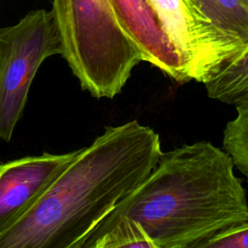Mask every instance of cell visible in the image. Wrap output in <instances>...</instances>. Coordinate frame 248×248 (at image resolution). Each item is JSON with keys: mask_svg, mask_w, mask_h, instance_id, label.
Instances as JSON below:
<instances>
[{"mask_svg": "<svg viewBox=\"0 0 248 248\" xmlns=\"http://www.w3.org/2000/svg\"><path fill=\"white\" fill-rule=\"evenodd\" d=\"M162 152L159 135L136 119L105 127L0 235V248H79L97 223L149 175Z\"/></svg>", "mask_w": 248, "mask_h": 248, "instance_id": "cell-1", "label": "cell"}, {"mask_svg": "<svg viewBox=\"0 0 248 248\" xmlns=\"http://www.w3.org/2000/svg\"><path fill=\"white\" fill-rule=\"evenodd\" d=\"M231 157L201 140L162 152L149 175L83 238L117 217L136 220L156 248H200L210 236L248 223L247 196Z\"/></svg>", "mask_w": 248, "mask_h": 248, "instance_id": "cell-2", "label": "cell"}, {"mask_svg": "<svg viewBox=\"0 0 248 248\" xmlns=\"http://www.w3.org/2000/svg\"><path fill=\"white\" fill-rule=\"evenodd\" d=\"M67 62L82 90L112 99L133 69L140 51L118 24L110 0H53L51 10Z\"/></svg>", "mask_w": 248, "mask_h": 248, "instance_id": "cell-3", "label": "cell"}, {"mask_svg": "<svg viewBox=\"0 0 248 248\" xmlns=\"http://www.w3.org/2000/svg\"><path fill=\"white\" fill-rule=\"evenodd\" d=\"M57 54L61 44L51 11H30L0 28V140H11L40 66Z\"/></svg>", "mask_w": 248, "mask_h": 248, "instance_id": "cell-4", "label": "cell"}, {"mask_svg": "<svg viewBox=\"0 0 248 248\" xmlns=\"http://www.w3.org/2000/svg\"><path fill=\"white\" fill-rule=\"evenodd\" d=\"M190 79L204 83L248 43L217 28L192 0H148Z\"/></svg>", "mask_w": 248, "mask_h": 248, "instance_id": "cell-5", "label": "cell"}, {"mask_svg": "<svg viewBox=\"0 0 248 248\" xmlns=\"http://www.w3.org/2000/svg\"><path fill=\"white\" fill-rule=\"evenodd\" d=\"M77 152H44L0 163V235L35 203Z\"/></svg>", "mask_w": 248, "mask_h": 248, "instance_id": "cell-6", "label": "cell"}, {"mask_svg": "<svg viewBox=\"0 0 248 248\" xmlns=\"http://www.w3.org/2000/svg\"><path fill=\"white\" fill-rule=\"evenodd\" d=\"M110 1L118 24L140 51L142 61L157 67L178 83L190 81L182 58L148 0Z\"/></svg>", "mask_w": 248, "mask_h": 248, "instance_id": "cell-7", "label": "cell"}, {"mask_svg": "<svg viewBox=\"0 0 248 248\" xmlns=\"http://www.w3.org/2000/svg\"><path fill=\"white\" fill-rule=\"evenodd\" d=\"M203 84L209 98L223 103L235 105L248 97V49L225 61Z\"/></svg>", "mask_w": 248, "mask_h": 248, "instance_id": "cell-8", "label": "cell"}, {"mask_svg": "<svg viewBox=\"0 0 248 248\" xmlns=\"http://www.w3.org/2000/svg\"><path fill=\"white\" fill-rule=\"evenodd\" d=\"M82 248H156L142 227L134 219L120 216L91 234Z\"/></svg>", "mask_w": 248, "mask_h": 248, "instance_id": "cell-9", "label": "cell"}, {"mask_svg": "<svg viewBox=\"0 0 248 248\" xmlns=\"http://www.w3.org/2000/svg\"><path fill=\"white\" fill-rule=\"evenodd\" d=\"M219 29L248 43V0H192Z\"/></svg>", "mask_w": 248, "mask_h": 248, "instance_id": "cell-10", "label": "cell"}, {"mask_svg": "<svg viewBox=\"0 0 248 248\" xmlns=\"http://www.w3.org/2000/svg\"><path fill=\"white\" fill-rule=\"evenodd\" d=\"M236 116L229 121L223 132L224 151L231 157L233 166L248 175V97L235 104Z\"/></svg>", "mask_w": 248, "mask_h": 248, "instance_id": "cell-11", "label": "cell"}, {"mask_svg": "<svg viewBox=\"0 0 248 248\" xmlns=\"http://www.w3.org/2000/svg\"><path fill=\"white\" fill-rule=\"evenodd\" d=\"M248 223L219 232L203 241L200 248H248Z\"/></svg>", "mask_w": 248, "mask_h": 248, "instance_id": "cell-12", "label": "cell"}]
</instances>
